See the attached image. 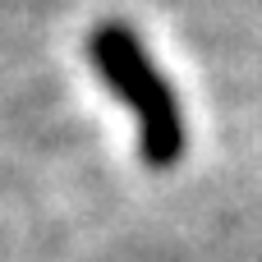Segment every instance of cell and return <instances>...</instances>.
I'll return each instance as SVG.
<instances>
[{
  "mask_svg": "<svg viewBox=\"0 0 262 262\" xmlns=\"http://www.w3.org/2000/svg\"><path fill=\"white\" fill-rule=\"evenodd\" d=\"M88 55L97 64V74L124 97V106L138 115V147L143 161L152 166H175L184 157V115L175 106L170 83L157 74V64L147 60L143 41L124 28V23H101L88 41Z\"/></svg>",
  "mask_w": 262,
  "mask_h": 262,
  "instance_id": "cell-1",
  "label": "cell"
}]
</instances>
